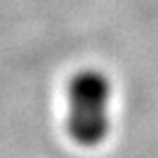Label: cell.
Wrapping results in <instances>:
<instances>
[{
  "label": "cell",
  "instance_id": "cell-1",
  "mask_svg": "<svg viewBox=\"0 0 158 158\" xmlns=\"http://www.w3.org/2000/svg\"><path fill=\"white\" fill-rule=\"evenodd\" d=\"M65 131L79 146H97L111 131L113 81L97 67L77 69L69 77Z\"/></svg>",
  "mask_w": 158,
  "mask_h": 158
}]
</instances>
